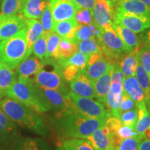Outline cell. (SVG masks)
Instances as JSON below:
<instances>
[{
  "label": "cell",
  "mask_w": 150,
  "mask_h": 150,
  "mask_svg": "<svg viewBox=\"0 0 150 150\" xmlns=\"http://www.w3.org/2000/svg\"><path fill=\"white\" fill-rule=\"evenodd\" d=\"M52 128L61 140L65 138H87L106 120L89 117L75 108L55 112L50 118Z\"/></svg>",
  "instance_id": "obj_1"
},
{
  "label": "cell",
  "mask_w": 150,
  "mask_h": 150,
  "mask_svg": "<svg viewBox=\"0 0 150 150\" xmlns=\"http://www.w3.org/2000/svg\"><path fill=\"white\" fill-rule=\"evenodd\" d=\"M0 109L19 126L41 136H47L50 131L38 112L20 101L6 97L0 100Z\"/></svg>",
  "instance_id": "obj_2"
},
{
  "label": "cell",
  "mask_w": 150,
  "mask_h": 150,
  "mask_svg": "<svg viewBox=\"0 0 150 150\" xmlns=\"http://www.w3.org/2000/svg\"><path fill=\"white\" fill-rule=\"evenodd\" d=\"M7 97L20 101L39 113L49 111L32 78L18 76L7 93Z\"/></svg>",
  "instance_id": "obj_3"
},
{
  "label": "cell",
  "mask_w": 150,
  "mask_h": 150,
  "mask_svg": "<svg viewBox=\"0 0 150 150\" xmlns=\"http://www.w3.org/2000/svg\"><path fill=\"white\" fill-rule=\"evenodd\" d=\"M27 51L26 29L0 41V63L15 70L24 59Z\"/></svg>",
  "instance_id": "obj_4"
},
{
  "label": "cell",
  "mask_w": 150,
  "mask_h": 150,
  "mask_svg": "<svg viewBox=\"0 0 150 150\" xmlns=\"http://www.w3.org/2000/svg\"><path fill=\"white\" fill-rule=\"evenodd\" d=\"M33 81L38 87L42 88L57 90L64 93L70 92L63 77V70L56 60L52 61V70H47L42 67L35 75Z\"/></svg>",
  "instance_id": "obj_5"
},
{
  "label": "cell",
  "mask_w": 150,
  "mask_h": 150,
  "mask_svg": "<svg viewBox=\"0 0 150 150\" xmlns=\"http://www.w3.org/2000/svg\"><path fill=\"white\" fill-rule=\"evenodd\" d=\"M71 101L76 110L89 117L106 120L112 115L102 103L93 100L92 98L79 96L70 91L69 93Z\"/></svg>",
  "instance_id": "obj_6"
},
{
  "label": "cell",
  "mask_w": 150,
  "mask_h": 150,
  "mask_svg": "<svg viewBox=\"0 0 150 150\" xmlns=\"http://www.w3.org/2000/svg\"><path fill=\"white\" fill-rule=\"evenodd\" d=\"M38 90L40 98L48 108L49 111L54 110L58 112L70 108H75L69 96L70 92L64 93L57 90L42 88L38 86Z\"/></svg>",
  "instance_id": "obj_7"
},
{
  "label": "cell",
  "mask_w": 150,
  "mask_h": 150,
  "mask_svg": "<svg viewBox=\"0 0 150 150\" xmlns=\"http://www.w3.org/2000/svg\"><path fill=\"white\" fill-rule=\"evenodd\" d=\"M21 137L16 124L0 109V150H7Z\"/></svg>",
  "instance_id": "obj_8"
},
{
  "label": "cell",
  "mask_w": 150,
  "mask_h": 150,
  "mask_svg": "<svg viewBox=\"0 0 150 150\" xmlns=\"http://www.w3.org/2000/svg\"><path fill=\"white\" fill-rule=\"evenodd\" d=\"M114 3L109 0H96L92 10L93 22L100 29L112 27Z\"/></svg>",
  "instance_id": "obj_9"
},
{
  "label": "cell",
  "mask_w": 150,
  "mask_h": 150,
  "mask_svg": "<svg viewBox=\"0 0 150 150\" xmlns=\"http://www.w3.org/2000/svg\"><path fill=\"white\" fill-rule=\"evenodd\" d=\"M25 19L22 15L0 14V41L8 38L25 29Z\"/></svg>",
  "instance_id": "obj_10"
},
{
  "label": "cell",
  "mask_w": 150,
  "mask_h": 150,
  "mask_svg": "<svg viewBox=\"0 0 150 150\" xmlns=\"http://www.w3.org/2000/svg\"><path fill=\"white\" fill-rule=\"evenodd\" d=\"M112 66L102 54H94L90 55L84 74L93 83L97 79L102 76Z\"/></svg>",
  "instance_id": "obj_11"
},
{
  "label": "cell",
  "mask_w": 150,
  "mask_h": 150,
  "mask_svg": "<svg viewBox=\"0 0 150 150\" xmlns=\"http://www.w3.org/2000/svg\"><path fill=\"white\" fill-rule=\"evenodd\" d=\"M116 18L135 33L143 32L150 28V16H138L114 11Z\"/></svg>",
  "instance_id": "obj_12"
},
{
  "label": "cell",
  "mask_w": 150,
  "mask_h": 150,
  "mask_svg": "<svg viewBox=\"0 0 150 150\" xmlns=\"http://www.w3.org/2000/svg\"><path fill=\"white\" fill-rule=\"evenodd\" d=\"M54 23L74 18L78 8L72 0H48Z\"/></svg>",
  "instance_id": "obj_13"
},
{
  "label": "cell",
  "mask_w": 150,
  "mask_h": 150,
  "mask_svg": "<svg viewBox=\"0 0 150 150\" xmlns=\"http://www.w3.org/2000/svg\"><path fill=\"white\" fill-rule=\"evenodd\" d=\"M112 27L123 42L126 54L136 51L141 47L140 46V40L136 35V33L133 32L128 28L124 26L115 18V16H114Z\"/></svg>",
  "instance_id": "obj_14"
},
{
  "label": "cell",
  "mask_w": 150,
  "mask_h": 150,
  "mask_svg": "<svg viewBox=\"0 0 150 150\" xmlns=\"http://www.w3.org/2000/svg\"><path fill=\"white\" fill-rule=\"evenodd\" d=\"M71 92L79 96L96 98L93 82L91 81L84 74V72H80L76 77L70 82Z\"/></svg>",
  "instance_id": "obj_15"
},
{
  "label": "cell",
  "mask_w": 150,
  "mask_h": 150,
  "mask_svg": "<svg viewBox=\"0 0 150 150\" xmlns=\"http://www.w3.org/2000/svg\"><path fill=\"white\" fill-rule=\"evenodd\" d=\"M87 139L96 150H106L110 148L115 149L112 142V134L106 125L95 130Z\"/></svg>",
  "instance_id": "obj_16"
},
{
  "label": "cell",
  "mask_w": 150,
  "mask_h": 150,
  "mask_svg": "<svg viewBox=\"0 0 150 150\" xmlns=\"http://www.w3.org/2000/svg\"><path fill=\"white\" fill-rule=\"evenodd\" d=\"M122 85L117 82L110 84L109 91L106 96V108L114 117L120 118L121 115L120 105L122 96Z\"/></svg>",
  "instance_id": "obj_17"
},
{
  "label": "cell",
  "mask_w": 150,
  "mask_h": 150,
  "mask_svg": "<svg viewBox=\"0 0 150 150\" xmlns=\"http://www.w3.org/2000/svg\"><path fill=\"white\" fill-rule=\"evenodd\" d=\"M114 11L138 16H150V7L140 0H117Z\"/></svg>",
  "instance_id": "obj_18"
},
{
  "label": "cell",
  "mask_w": 150,
  "mask_h": 150,
  "mask_svg": "<svg viewBox=\"0 0 150 150\" xmlns=\"http://www.w3.org/2000/svg\"><path fill=\"white\" fill-rule=\"evenodd\" d=\"M26 36H27V51L26 59L32 53L33 46L40 35L44 32L42 24L36 19H25Z\"/></svg>",
  "instance_id": "obj_19"
},
{
  "label": "cell",
  "mask_w": 150,
  "mask_h": 150,
  "mask_svg": "<svg viewBox=\"0 0 150 150\" xmlns=\"http://www.w3.org/2000/svg\"><path fill=\"white\" fill-rule=\"evenodd\" d=\"M7 150H52V147L42 138L21 137Z\"/></svg>",
  "instance_id": "obj_20"
},
{
  "label": "cell",
  "mask_w": 150,
  "mask_h": 150,
  "mask_svg": "<svg viewBox=\"0 0 150 150\" xmlns=\"http://www.w3.org/2000/svg\"><path fill=\"white\" fill-rule=\"evenodd\" d=\"M44 62L35 56H29L24 59L16 67L18 76L29 77L34 76L42 68ZM33 79V78H32Z\"/></svg>",
  "instance_id": "obj_21"
},
{
  "label": "cell",
  "mask_w": 150,
  "mask_h": 150,
  "mask_svg": "<svg viewBox=\"0 0 150 150\" xmlns=\"http://www.w3.org/2000/svg\"><path fill=\"white\" fill-rule=\"evenodd\" d=\"M112 67L93 83L96 98L104 106H106V96L111 84Z\"/></svg>",
  "instance_id": "obj_22"
},
{
  "label": "cell",
  "mask_w": 150,
  "mask_h": 150,
  "mask_svg": "<svg viewBox=\"0 0 150 150\" xmlns=\"http://www.w3.org/2000/svg\"><path fill=\"white\" fill-rule=\"evenodd\" d=\"M122 88L123 91L125 92L136 102V104L145 100V93L140 87L135 76L125 78L122 84Z\"/></svg>",
  "instance_id": "obj_23"
},
{
  "label": "cell",
  "mask_w": 150,
  "mask_h": 150,
  "mask_svg": "<svg viewBox=\"0 0 150 150\" xmlns=\"http://www.w3.org/2000/svg\"><path fill=\"white\" fill-rule=\"evenodd\" d=\"M16 73L13 70L0 63V96L7 97V93L17 79Z\"/></svg>",
  "instance_id": "obj_24"
},
{
  "label": "cell",
  "mask_w": 150,
  "mask_h": 150,
  "mask_svg": "<svg viewBox=\"0 0 150 150\" xmlns=\"http://www.w3.org/2000/svg\"><path fill=\"white\" fill-rule=\"evenodd\" d=\"M137 108L138 119L136 125V131L143 138V133L150 127V113L145 100L137 104Z\"/></svg>",
  "instance_id": "obj_25"
},
{
  "label": "cell",
  "mask_w": 150,
  "mask_h": 150,
  "mask_svg": "<svg viewBox=\"0 0 150 150\" xmlns=\"http://www.w3.org/2000/svg\"><path fill=\"white\" fill-rule=\"evenodd\" d=\"M47 5L46 0H27L22 14L27 19L40 18Z\"/></svg>",
  "instance_id": "obj_26"
},
{
  "label": "cell",
  "mask_w": 150,
  "mask_h": 150,
  "mask_svg": "<svg viewBox=\"0 0 150 150\" xmlns=\"http://www.w3.org/2000/svg\"><path fill=\"white\" fill-rule=\"evenodd\" d=\"M138 50L131 53L125 54L120 61V65L125 78L134 76L135 71L138 63Z\"/></svg>",
  "instance_id": "obj_27"
},
{
  "label": "cell",
  "mask_w": 150,
  "mask_h": 150,
  "mask_svg": "<svg viewBox=\"0 0 150 150\" xmlns=\"http://www.w3.org/2000/svg\"><path fill=\"white\" fill-rule=\"evenodd\" d=\"M61 147L65 150H96L87 138H65L61 140Z\"/></svg>",
  "instance_id": "obj_28"
},
{
  "label": "cell",
  "mask_w": 150,
  "mask_h": 150,
  "mask_svg": "<svg viewBox=\"0 0 150 150\" xmlns=\"http://www.w3.org/2000/svg\"><path fill=\"white\" fill-rule=\"evenodd\" d=\"M88 57V55L79 51L70 58L56 59V61L58 63V65L61 67V69H63V67H65L68 65H74L79 67L81 70L84 72L86 65H87Z\"/></svg>",
  "instance_id": "obj_29"
},
{
  "label": "cell",
  "mask_w": 150,
  "mask_h": 150,
  "mask_svg": "<svg viewBox=\"0 0 150 150\" xmlns=\"http://www.w3.org/2000/svg\"><path fill=\"white\" fill-rule=\"evenodd\" d=\"M78 52L77 45L70 39L61 38L57 49V59H67Z\"/></svg>",
  "instance_id": "obj_30"
},
{
  "label": "cell",
  "mask_w": 150,
  "mask_h": 150,
  "mask_svg": "<svg viewBox=\"0 0 150 150\" xmlns=\"http://www.w3.org/2000/svg\"><path fill=\"white\" fill-rule=\"evenodd\" d=\"M27 0H3L1 14L6 16L22 15Z\"/></svg>",
  "instance_id": "obj_31"
},
{
  "label": "cell",
  "mask_w": 150,
  "mask_h": 150,
  "mask_svg": "<svg viewBox=\"0 0 150 150\" xmlns=\"http://www.w3.org/2000/svg\"><path fill=\"white\" fill-rule=\"evenodd\" d=\"M134 75L145 93V100L150 99V77L139 62L137 65Z\"/></svg>",
  "instance_id": "obj_32"
},
{
  "label": "cell",
  "mask_w": 150,
  "mask_h": 150,
  "mask_svg": "<svg viewBox=\"0 0 150 150\" xmlns=\"http://www.w3.org/2000/svg\"><path fill=\"white\" fill-rule=\"evenodd\" d=\"M78 50L82 53L92 55L94 54H102V47L95 38L91 37L87 40L80 41L77 44Z\"/></svg>",
  "instance_id": "obj_33"
},
{
  "label": "cell",
  "mask_w": 150,
  "mask_h": 150,
  "mask_svg": "<svg viewBox=\"0 0 150 150\" xmlns=\"http://www.w3.org/2000/svg\"><path fill=\"white\" fill-rule=\"evenodd\" d=\"M61 37L54 31L48 33L47 39V54L45 59H57V49Z\"/></svg>",
  "instance_id": "obj_34"
},
{
  "label": "cell",
  "mask_w": 150,
  "mask_h": 150,
  "mask_svg": "<svg viewBox=\"0 0 150 150\" xmlns=\"http://www.w3.org/2000/svg\"><path fill=\"white\" fill-rule=\"evenodd\" d=\"M77 24V22L76 21L74 18L56 22L54 26V31L61 38H66L71 30Z\"/></svg>",
  "instance_id": "obj_35"
},
{
  "label": "cell",
  "mask_w": 150,
  "mask_h": 150,
  "mask_svg": "<svg viewBox=\"0 0 150 150\" xmlns=\"http://www.w3.org/2000/svg\"><path fill=\"white\" fill-rule=\"evenodd\" d=\"M48 33L43 32L40 37L35 41L33 46L32 53L35 57L40 60L45 59L47 54V39Z\"/></svg>",
  "instance_id": "obj_36"
},
{
  "label": "cell",
  "mask_w": 150,
  "mask_h": 150,
  "mask_svg": "<svg viewBox=\"0 0 150 150\" xmlns=\"http://www.w3.org/2000/svg\"><path fill=\"white\" fill-rule=\"evenodd\" d=\"M138 59L150 77V46L145 44L140 47L138 50Z\"/></svg>",
  "instance_id": "obj_37"
},
{
  "label": "cell",
  "mask_w": 150,
  "mask_h": 150,
  "mask_svg": "<svg viewBox=\"0 0 150 150\" xmlns=\"http://www.w3.org/2000/svg\"><path fill=\"white\" fill-rule=\"evenodd\" d=\"M40 23L42 24L43 29H44V32L50 33L52 31H54V21L52 17L51 10H50V6L47 5L46 8L43 11L42 15L40 16Z\"/></svg>",
  "instance_id": "obj_38"
},
{
  "label": "cell",
  "mask_w": 150,
  "mask_h": 150,
  "mask_svg": "<svg viewBox=\"0 0 150 150\" xmlns=\"http://www.w3.org/2000/svg\"><path fill=\"white\" fill-rule=\"evenodd\" d=\"M120 119L123 125L136 129L137 119H138V108L122 112Z\"/></svg>",
  "instance_id": "obj_39"
},
{
  "label": "cell",
  "mask_w": 150,
  "mask_h": 150,
  "mask_svg": "<svg viewBox=\"0 0 150 150\" xmlns=\"http://www.w3.org/2000/svg\"><path fill=\"white\" fill-rule=\"evenodd\" d=\"M91 37H93V34L88 26L78 24L76 32L72 40L77 45L80 41L87 40Z\"/></svg>",
  "instance_id": "obj_40"
},
{
  "label": "cell",
  "mask_w": 150,
  "mask_h": 150,
  "mask_svg": "<svg viewBox=\"0 0 150 150\" xmlns=\"http://www.w3.org/2000/svg\"><path fill=\"white\" fill-rule=\"evenodd\" d=\"M142 138L138 137H131L122 140L117 150H138V146Z\"/></svg>",
  "instance_id": "obj_41"
},
{
  "label": "cell",
  "mask_w": 150,
  "mask_h": 150,
  "mask_svg": "<svg viewBox=\"0 0 150 150\" xmlns=\"http://www.w3.org/2000/svg\"><path fill=\"white\" fill-rule=\"evenodd\" d=\"M74 19L77 22L78 24L88 25L89 24L93 22L92 11L83 8L79 9L76 11V15L74 16Z\"/></svg>",
  "instance_id": "obj_42"
},
{
  "label": "cell",
  "mask_w": 150,
  "mask_h": 150,
  "mask_svg": "<svg viewBox=\"0 0 150 150\" xmlns=\"http://www.w3.org/2000/svg\"><path fill=\"white\" fill-rule=\"evenodd\" d=\"M115 135H116L118 138H120L121 140L125 139L127 138H131V137H138V138H141L143 139V138L136 132V129L131 127L126 126V125H122L120 128L118 129Z\"/></svg>",
  "instance_id": "obj_43"
},
{
  "label": "cell",
  "mask_w": 150,
  "mask_h": 150,
  "mask_svg": "<svg viewBox=\"0 0 150 150\" xmlns=\"http://www.w3.org/2000/svg\"><path fill=\"white\" fill-rule=\"evenodd\" d=\"M64 79L66 82H71L80 72H83L79 67L74 65H68L62 69Z\"/></svg>",
  "instance_id": "obj_44"
},
{
  "label": "cell",
  "mask_w": 150,
  "mask_h": 150,
  "mask_svg": "<svg viewBox=\"0 0 150 150\" xmlns=\"http://www.w3.org/2000/svg\"><path fill=\"white\" fill-rule=\"evenodd\" d=\"M125 79V75L121 70L120 62H116V63H113L111 72V83L117 82V83L122 85Z\"/></svg>",
  "instance_id": "obj_45"
},
{
  "label": "cell",
  "mask_w": 150,
  "mask_h": 150,
  "mask_svg": "<svg viewBox=\"0 0 150 150\" xmlns=\"http://www.w3.org/2000/svg\"><path fill=\"white\" fill-rule=\"evenodd\" d=\"M137 108L136 102L129 96L125 92L122 91V96L120 105V112H124L127 110H130Z\"/></svg>",
  "instance_id": "obj_46"
},
{
  "label": "cell",
  "mask_w": 150,
  "mask_h": 150,
  "mask_svg": "<svg viewBox=\"0 0 150 150\" xmlns=\"http://www.w3.org/2000/svg\"><path fill=\"white\" fill-rule=\"evenodd\" d=\"M105 125L108 127V128L109 129L110 132L112 134H115L118 129L123 125L120 118L115 117L112 115L109 116L106 119Z\"/></svg>",
  "instance_id": "obj_47"
},
{
  "label": "cell",
  "mask_w": 150,
  "mask_h": 150,
  "mask_svg": "<svg viewBox=\"0 0 150 150\" xmlns=\"http://www.w3.org/2000/svg\"><path fill=\"white\" fill-rule=\"evenodd\" d=\"M72 1L78 10L80 8H83L92 11L96 0H72Z\"/></svg>",
  "instance_id": "obj_48"
},
{
  "label": "cell",
  "mask_w": 150,
  "mask_h": 150,
  "mask_svg": "<svg viewBox=\"0 0 150 150\" xmlns=\"http://www.w3.org/2000/svg\"><path fill=\"white\" fill-rule=\"evenodd\" d=\"M138 150H150V140L143 138L140 142Z\"/></svg>",
  "instance_id": "obj_49"
},
{
  "label": "cell",
  "mask_w": 150,
  "mask_h": 150,
  "mask_svg": "<svg viewBox=\"0 0 150 150\" xmlns=\"http://www.w3.org/2000/svg\"><path fill=\"white\" fill-rule=\"evenodd\" d=\"M142 40L144 41L145 45L150 46V30L148 31L145 35H142Z\"/></svg>",
  "instance_id": "obj_50"
},
{
  "label": "cell",
  "mask_w": 150,
  "mask_h": 150,
  "mask_svg": "<svg viewBox=\"0 0 150 150\" xmlns=\"http://www.w3.org/2000/svg\"><path fill=\"white\" fill-rule=\"evenodd\" d=\"M143 138L144 139L150 140V127L146 129L145 132L143 133Z\"/></svg>",
  "instance_id": "obj_51"
},
{
  "label": "cell",
  "mask_w": 150,
  "mask_h": 150,
  "mask_svg": "<svg viewBox=\"0 0 150 150\" xmlns=\"http://www.w3.org/2000/svg\"><path fill=\"white\" fill-rule=\"evenodd\" d=\"M140 1L150 7V0H140Z\"/></svg>",
  "instance_id": "obj_52"
},
{
  "label": "cell",
  "mask_w": 150,
  "mask_h": 150,
  "mask_svg": "<svg viewBox=\"0 0 150 150\" xmlns=\"http://www.w3.org/2000/svg\"><path fill=\"white\" fill-rule=\"evenodd\" d=\"M145 101H146V100H145ZM146 103H147L148 109H149V113H150V99H148V100L146 101Z\"/></svg>",
  "instance_id": "obj_53"
},
{
  "label": "cell",
  "mask_w": 150,
  "mask_h": 150,
  "mask_svg": "<svg viewBox=\"0 0 150 150\" xmlns=\"http://www.w3.org/2000/svg\"><path fill=\"white\" fill-rule=\"evenodd\" d=\"M56 150H65V149H63L62 147H58V148H56Z\"/></svg>",
  "instance_id": "obj_54"
},
{
  "label": "cell",
  "mask_w": 150,
  "mask_h": 150,
  "mask_svg": "<svg viewBox=\"0 0 150 150\" xmlns=\"http://www.w3.org/2000/svg\"><path fill=\"white\" fill-rule=\"evenodd\" d=\"M109 1H112V3H114L115 4V2H116V1H117V0H109Z\"/></svg>",
  "instance_id": "obj_55"
},
{
  "label": "cell",
  "mask_w": 150,
  "mask_h": 150,
  "mask_svg": "<svg viewBox=\"0 0 150 150\" xmlns=\"http://www.w3.org/2000/svg\"><path fill=\"white\" fill-rule=\"evenodd\" d=\"M106 150H115V149H114V148H110V149H106Z\"/></svg>",
  "instance_id": "obj_56"
},
{
  "label": "cell",
  "mask_w": 150,
  "mask_h": 150,
  "mask_svg": "<svg viewBox=\"0 0 150 150\" xmlns=\"http://www.w3.org/2000/svg\"><path fill=\"white\" fill-rule=\"evenodd\" d=\"M1 99H2V98H1V96H0V100H1Z\"/></svg>",
  "instance_id": "obj_57"
}]
</instances>
